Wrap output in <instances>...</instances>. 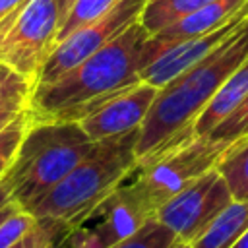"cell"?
<instances>
[{
	"mask_svg": "<svg viewBox=\"0 0 248 248\" xmlns=\"http://www.w3.org/2000/svg\"><path fill=\"white\" fill-rule=\"evenodd\" d=\"M246 95H248V56L242 60V64L236 70L231 72V76L225 79L217 95L198 116L194 124V132L198 136H209L244 101Z\"/></svg>",
	"mask_w": 248,
	"mask_h": 248,
	"instance_id": "cell-13",
	"label": "cell"
},
{
	"mask_svg": "<svg viewBox=\"0 0 248 248\" xmlns=\"http://www.w3.org/2000/svg\"><path fill=\"white\" fill-rule=\"evenodd\" d=\"M147 39L149 33L138 19L64 76L35 85L29 99L31 118L79 120L101 99L140 81Z\"/></svg>",
	"mask_w": 248,
	"mask_h": 248,
	"instance_id": "cell-1",
	"label": "cell"
},
{
	"mask_svg": "<svg viewBox=\"0 0 248 248\" xmlns=\"http://www.w3.org/2000/svg\"><path fill=\"white\" fill-rule=\"evenodd\" d=\"M12 200H14V198H12V188H10V184L2 178V180H0V209L6 207Z\"/></svg>",
	"mask_w": 248,
	"mask_h": 248,
	"instance_id": "cell-24",
	"label": "cell"
},
{
	"mask_svg": "<svg viewBox=\"0 0 248 248\" xmlns=\"http://www.w3.org/2000/svg\"><path fill=\"white\" fill-rule=\"evenodd\" d=\"M246 8H248V0H213L202 6L200 10L192 12L190 16L149 35L145 43V50H143V68L151 64L157 56H161L167 48L186 39H194V37H200V35H205V33H211L223 27L227 21L236 17Z\"/></svg>",
	"mask_w": 248,
	"mask_h": 248,
	"instance_id": "cell-11",
	"label": "cell"
},
{
	"mask_svg": "<svg viewBox=\"0 0 248 248\" xmlns=\"http://www.w3.org/2000/svg\"><path fill=\"white\" fill-rule=\"evenodd\" d=\"M35 83L21 78L19 74L6 70L0 74V112L8 108H23L29 107L31 91Z\"/></svg>",
	"mask_w": 248,
	"mask_h": 248,
	"instance_id": "cell-20",
	"label": "cell"
},
{
	"mask_svg": "<svg viewBox=\"0 0 248 248\" xmlns=\"http://www.w3.org/2000/svg\"><path fill=\"white\" fill-rule=\"evenodd\" d=\"M74 231L52 219H37V225L29 234L17 240L10 248H62Z\"/></svg>",
	"mask_w": 248,
	"mask_h": 248,
	"instance_id": "cell-18",
	"label": "cell"
},
{
	"mask_svg": "<svg viewBox=\"0 0 248 248\" xmlns=\"http://www.w3.org/2000/svg\"><path fill=\"white\" fill-rule=\"evenodd\" d=\"M215 169L225 178L234 200H248V134L225 147Z\"/></svg>",
	"mask_w": 248,
	"mask_h": 248,
	"instance_id": "cell-15",
	"label": "cell"
},
{
	"mask_svg": "<svg viewBox=\"0 0 248 248\" xmlns=\"http://www.w3.org/2000/svg\"><path fill=\"white\" fill-rule=\"evenodd\" d=\"M95 141L78 120H33L4 180L21 209L39 203L91 149Z\"/></svg>",
	"mask_w": 248,
	"mask_h": 248,
	"instance_id": "cell-4",
	"label": "cell"
},
{
	"mask_svg": "<svg viewBox=\"0 0 248 248\" xmlns=\"http://www.w3.org/2000/svg\"><path fill=\"white\" fill-rule=\"evenodd\" d=\"M248 56V17L205 58L159 87L138 134V163L170 141L194 132L203 108L217 95L225 79Z\"/></svg>",
	"mask_w": 248,
	"mask_h": 248,
	"instance_id": "cell-2",
	"label": "cell"
},
{
	"mask_svg": "<svg viewBox=\"0 0 248 248\" xmlns=\"http://www.w3.org/2000/svg\"><path fill=\"white\" fill-rule=\"evenodd\" d=\"M29 124H31V112H29V107H27L10 124H6L0 130V180L6 176L8 169L12 167Z\"/></svg>",
	"mask_w": 248,
	"mask_h": 248,
	"instance_id": "cell-19",
	"label": "cell"
},
{
	"mask_svg": "<svg viewBox=\"0 0 248 248\" xmlns=\"http://www.w3.org/2000/svg\"><path fill=\"white\" fill-rule=\"evenodd\" d=\"M62 27L58 0H29L0 39V62L29 81L52 52Z\"/></svg>",
	"mask_w": 248,
	"mask_h": 248,
	"instance_id": "cell-6",
	"label": "cell"
},
{
	"mask_svg": "<svg viewBox=\"0 0 248 248\" xmlns=\"http://www.w3.org/2000/svg\"><path fill=\"white\" fill-rule=\"evenodd\" d=\"M95 213L101 219L91 227L76 229L68 238L70 248H110L155 217L128 186H120L110 194Z\"/></svg>",
	"mask_w": 248,
	"mask_h": 248,
	"instance_id": "cell-10",
	"label": "cell"
},
{
	"mask_svg": "<svg viewBox=\"0 0 248 248\" xmlns=\"http://www.w3.org/2000/svg\"><path fill=\"white\" fill-rule=\"evenodd\" d=\"M145 2L147 0H118L103 16L78 27L68 37L58 41L48 58L45 60L35 85L54 81L81 60L101 50L108 41H112L116 35H120L124 29L140 19Z\"/></svg>",
	"mask_w": 248,
	"mask_h": 248,
	"instance_id": "cell-7",
	"label": "cell"
},
{
	"mask_svg": "<svg viewBox=\"0 0 248 248\" xmlns=\"http://www.w3.org/2000/svg\"><path fill=\"white\" fill-rule=\"evenodd\" d=\"M174 248H192L190 244H186V242H176L174 244Z\"/></svg>",
	"mask_w": 248,
	"mask_h": 248,
	"instance_id": "cell-28",
	"label": "cell"
},
{
	"mask_svg": "<svg viewBox=\"0 0 248 248\" xmlns=\"http://www.w3.org/2000/svg\"><path fill=\"white\" fill-rule=\"evenodd\" d=\"M246 17H248V8L242 10L231 21H227L223 27H219V29H215L211 33L194 37V39H186V41H182V43L167 48L161 56H157L151 64H147L140 72V78L143 81L155 85V87H163L172 78H176L180 72H184L186 68L194 66L202 58H205L211 50H215L221 43H225L240 27V23Z\"/></svg>",
	"mask_w": 248,
	"mask_h": 248,
	"instance_id": "cell-12",
	"label": "cell"
},
{
	"mask_svg": "<svg viewBox=\"0 0 248 248\" xmlns=\"http://www.w3.org/2000/svg\"><path fill=\"white\" fill-rule=\"evenodd\" d=\"M118 0H76L72 12L68 14L66 21L60 27L58 33V41H62L64 37H68L72 31H76L78 27L97 19L99 16H103L107 10H110ZM56 41V43H58Z\"/></svg>",
	"mask_w": 248,
	"mask_h": 248,
	"instance_id": "cell-21",
	"label": "cell"
},
{
	"mask_svg": "<svg viewBox=\"0 0 248 248\" xmlns=\"http://www.w3.org/2000/svg\"><path fill=\"white\" fill-rule=\"evenodd\" d=\"M231 248H248V231H246V232H244V234H242Z\"/></svg>",
	"mask_w": 248,
	"mask_h": 248,
	"instance_id": "cell-27",
	"label": "cell"
},
{
	"mask_svg": "<svg viewBox=\"0 0 248 248\" xmlns=\"http://www.w3.org/2000/svg\"><path fill=\"white\" fill-rule=\"evenodd\" d=\"M246 231H248V200H232L190 246L231 248Z\"/></svg>",
	"mask_w": 248,
	"mask_h": 248,
	"instance_id": "cell-14",
	"label": "cell"
},
{
	"mask_svg": "<svg viewBox=\"0 0 248 248\" xmlns=\"http://www.w3.org/2000/svg\"><path fill=\"white\" fill-rule=\"evenodd\" d=\"M17 209H21V207H19V205H17V203L12 200V202H10L6 207H2V209H0V223H2L6 217H10L14 211H17Z\"/></svg>",
	"mask_w": 248,
	"mask_h": 248,
	"instance_id": "cell-26",
	"label": "cell"
},
{
	"mask_svg": "<svg viewBox=\"0 0 248 248\" xmlns=\"http://www.w3.org/2000/svg\"><path fill=\"white\" fill-rule=\"evenodd\" d=\"M27 2L29 0H0V39L6 35L8 25Z\"/></svg>",
	"mask_w": 248,
	"mask_h": 248,
	"instance_id": "cell-23",
	"label": "cell"
},
{
	"mask_svg": "<svg viewBox=\"0 0 248 248\" xmlns=\"http://www.w3.org/2000/svg\"><path fill=\"white\" fill-rule=\"evenodd\" d=\"M229 143L196 132L178 138L138 163L140 174L128 184L134 196L155 215L157 209L215 167Z\"/></svg>",
	"mask_w": 248,
	"mask_h": 248,
	"instance_id": "cell-5",
	"label": "cell"
},
{
	"mask_svg": "<svg viewBox=\"0 0 248 248\" xmlns=\"http://www.w3.org/2000/svg\"><path fill=\"white\" fill-rule=\"evenodd\" d=\"M6 70H10V68H6V66L0 62V74H2V72H6Z\"/></svg>",
	"mask_w": 248,
	"mask_h": 248,
	"instance_id": "cell-29",
	"label": "cell"
},
{
	"mask_svg": "<svg viewBox=\"0 0 248 248\" xmlns=\"http://www.w3.org/2000/svg\"><path fill=\"white\" fill-rule=\"evenodd\" d=\"M232 200L225 178L213 167L167 200L155 217L176 234L178 242L192 244Z\"/></svg>",
	"mask_w": 248,
	"mask_h": 248,
	"instance_id": "cell-8",
	"label": "cell"
},
{
	"mask_svg": "<svg viewBox=\"0 0 248 248\" xmlns=\"http://www.w3.org/2000/svg\"><path fill=\"white\" fill-rule=\"evenodd\" d=\"M74 4H76V0H58V6H60V16H62V23L66 21V17H68V14L72 12Z\"/></svg>",
	"mask_w": 248,
	"mask_h": 248,
	"instance_id": "cell-25",
	"label": "cell"
},
{
	"mask_svg": "<svg viewBox=\"0 0 248 248\" xmlns=\"http://www.w3.org/2000/svg\"><path fill=\"white\" fill-rule=\"evenodd\" d=\"M37 217L27 209H17L0 223V248H10L33 231Z\"/></svg>",
	"mask_w": 248,
	"mask_h": 248,
	"instance_id": "cell-22",
	"label": "cell"
},
{
	"mask_svg": "<svg viewBox=\"0 0 248 248\" xmlns=\"http://www.w3.org/2000/svg\"><path fill=\"white\" fill-rule=\"evenodd\" d=\"M176 242V234L169 227H165L157 217H151L134 234L126 236L110 248H174Z\"/></svg>",
	"mask_w": 248,
	"mask_h": 248,
	"instance_id": "cell-17",
	"label": "cell"
},
{
	"mask_svg": "<svg viewBox=\"0 0 248 248\" xmlns=\"http://www.w3.org/2000/svg\"><path fill=\"white\" fill-rule=\"evenodd\" d=\"M209 2L213 0H147L141 10L140 23L147 29L149 35H153Z\"/></svg>",
	"mask_w": 248,
	"mask_h": 248,
	"instance_id": "cell-16",
	"label": "cell"
},
{
	"mask_svg": "<svg viewBox=\"0 0 248 248\" xmlns=\"http://www.w3.org/2000/svg\"><path fill=\"white\" fill-rule=\"evenodd\" d=\"M138 134L140 130H132L95 141L93 149L29 211L37 219L79 229L138 169Z\"/></svg>",
	"mask_w": 248,
	"mask_h": 248,
	"instance_id": "cell-3",
	"label": "cell"
},
{
	"mask_svg": "<svg viewBox=\"0 0 248 248\" xmlns=\"http://www.w3.org/2000/svg\"><path fill=\"white\" fill-rule=\"evenodd\" d=\"M157 91L159 87L140 79L101 99V103H97L78 122L91 138V141H101L132 130H140L147 110L157 97Z\"/></svg>",
	"mask_w": 248,
	"mask_h": 248,
	"instance_id": "cell-9",
	"label": "cell"
}]
</instances>
